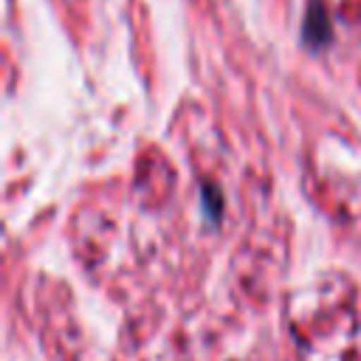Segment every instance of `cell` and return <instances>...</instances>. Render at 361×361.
Returning a JSON list of instances; mask_svg holds the SVG:
<instances>
[{
  "label": "cell",
  "mask_w": 361,
  "mask_h": 361,
  "mask_svg": "<svg viewBox=\"0 0 361 361\" xmlns=\"http://www.w3.org/2000/svg\"><path fill=\"white\" fill-rule=\"evenodd\" d=\"M302 31H305V42L310 48H322V45L330 42L333 28H330V17H327L322 3H310L307 14H305V28Z\"/></svg>",
  "instance_id": "6da1fadb"
}]
</instances>
